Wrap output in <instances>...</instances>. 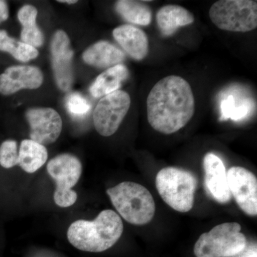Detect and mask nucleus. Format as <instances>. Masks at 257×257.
<instances>
[{
  "label": "nucleus",
  "instance_id": "obj_24",
  "mask_svg": "<svg viewBox=\"0 0 257 257\" xmlns=\"http://www.w3.org/2000/svg\"><path fill=\"white\" fill-rule=\"evenodd\" d=\"M65 105L67 110L72 116L82 117L90 111L91 105L79 93H72L66 98Z\"/></svg>",
  "mask_w": 257,
  "mask_h": 257
},
{
  "label": "nucleus",
  "instance_id": "obj_26",
  "mask_svg": "<svg viewBox=\"0 0 257 257\" xmlns=\"http://www.w3.org/2000/svg\"><path fill=\"white\" fill-rule=\"evenodd\" d=\"M9 18V9L6 2L0 0V24Z\"/></svg>",
  "mask_w": 257,
  "mask_h": 257
},
{
  "label": "nucleus",
  "instance_id": "obj_14",
  "mask_svg": "<svg viewBox=\"0 0 257 257\" xmlns=\"http://www.w3.org/2000/svg\"><path fill=\"white\" fill-rule=\"evenodd\" d=\"M113 36L125 52L135 60H143L147 57L148 37L143 30L132 25H121L114 29Z\"/></svg>",
  "mask_w": 257,
  "mask_h": 257
},
{
  "label": "nucleus",
  "instance_id": "obj_18",
  "mask_svg": "<svg viewBox=\"0 0 257 257\" xmlns=\"http://www.w3.org/2000/svg\"><path fill=\"white\" fill-rule=\"evenodd\" d=\"M48 152L46 147L32 140H23L19 150L18 165L25 172L32 174L46 163Z\"/></svg>",
  "mask_w": 257,
  "mask_h": 257
},
{
  "label": "nucleus",
  "instance_id": "obj_12",
  "mask_svg": "<svg viewBox=\"0 0 257 257\" xmlns=\"http://www.w3.org/2000/svg\"><path fill=\"white\" fill-rule=\"evenodd\" d=\"M42 82L43 74L37 67L12 66L0 74V93L10 95L23 89H37Z\"/></svg>",
  "mask_w": 257,
  "mask_h": 257
},
{
  "label": "nucleus",
  "instance_id": "obj_13",
  "mask_svg": "<svg viewBox=\"0 0 257 257\" xmlns=\"http://www.w3.org/2000/svg\"><path fill=\"white\" fill-rule=\"evenodd\" d=\"M206 188L216 202L225 204L231 199L226 172L222 160L213 153H207L203 161Z\"/></svg>",
  "mask_w": 257,
  "mask_h": 257
},
{
  "label": "nucleus",
  "instance_id": "obj_20",
  "mask_svg": "<svg viewBox=\"0 0 257 257\" xmlns=\"http://www.w3.org/2000/svg\"><path fill=\"white\" fill-rule=\"evenodd\" d=\"M115 9L125 20L130 23L142 26H147L151 23V10L141 2L119 0L115 4Z\"/></svg>",
  "mask_w": 257,
  "mask_h": 257
},
{
  "label": "nucleus",
  "instance_id": "obj_6",
  "mask_svg": "<svg viewBox=\"0 0 257 257\" xmlns=\"http://www.w3.org/2000/svg\"><path fill=\"white\" fill-rule=\"evenodd\" d=\"M209 18L220 30L247 32L257 28V2L253 0H219L211 7Z\"/></svg>",
  "mask_w": 257,
  "mask_h": 257
},
{
  "label": "nucleus",
  "instance_id": "obj_15",
  "mask_svg": "<svg viewBox=\"0 0 257 257\" xmlns=\"http://www.w3.org/2000/svg\"><path fill=\"white\" fill-rule=\"evenodd\" d=\"M85 63L98 68H107L119 64L124 60L122 51L106 41L96 42L84 51L82 55Z\"/></svg>",
  "mask_w": 257,
  "mask_h": 257
},
{
  "label": "nucleus",
  "instance_id": "obj_9",
  "mask_svg": "<svg viewBox=\"0 0 257 257\" xmlns=\"http://www.w3.org/2000/svg\"><path fill=\"white\" fill-rule=\"evenodd\" d=\"M231 195L241 210L249 216L257 214V179L252 172L241 167H233L226 173Z\"/></svg>",
  "mask_w": 257,
  "mask_h": 257
},
{
  "label": "nucleus",
  "instance_id": "obj_11",
  "mask_svg": "<svg viewBox=\"0 0 257 257\" xmlns=\"http://www.w3.org/2000/svg\"><path fill=\"white\" fill-rule=\"evenodd\" d=\"M52 69L57 86L63 92H67L73 84L72 70L73 51L67 34L62 30L56 32L51 43Z\"/></svg>",
  "mask_w": 257,
  "mask_h": 257
},
{
  "label": "nucleus",
  "instance_id": "obj_10",
  "mask_svg": "<svg viewBox=\"0 0 257 257\" xmlns=\"http://www.w3.org/2000/svg\"><path fill=\"white\" fill-rule=\"evenodd\" d=\"M30 126V139L41 145L55 143L62 130L60 115L52 108H33L26 113Z\"/></svg>",
  "mask_w": 257,
  "mask_h": 257
},
{
  "label": "nucleus",
  "instance_id": "obj_27",
  "mask_svg": "<svg viewBox=\"0 0 257 257\" xmlns=\"http://www.w3.org/2000/svg\"><path fill=\"white\" fill-rule=\"evenodd\" d=\"M59 3H67V4H75L77 3L76 0H60Z\"/></svg>",
  "mask_w": 257,
  "mask_h": 257
},
{
  "label": "nucleus",
  "instance_id": "obj_17",
  "mask_svg": "<svg viewBox=\"0 0 257 257\" xmlns=\"http://www.w3.org/2000/svg\"><path fill=\"white\" fill-rule=\"evenodd\" d=\"M128 77V71L124 65L119 64L113 66L96 77L89 90L96 98L108 95L119 90Z\"/></svg>",
  "mask_w": 257,
  "mask_h": 257
},
{
  "label": "nucleus",
  "instance_id": "obj_16",
  "mask_svg": "<svg viewBox=\"0 0 257 257\" xmlns=\"http://www.w3.org/2000/svg\"><path fill=\"white\" fill-rule=\"evenodd\" d=\"M194 22L192 13L179 5H166L157 12V23L162 35L165 36L173 35L177 29Z\"/></svg>",
  "mask_w": 257,
  "mask_h": 257
},
{
  "label": "nucleus",
  "instance_id": "obj_3",
  "mask_svg": "<svg viewBox=\"0 0 257 257\" xmlns=\"http://www.w3.org/2000/svg\"><path fill=\"white\" fill-rule=\"evenodd\" d=\"M106 194L119 215L130 224H147L155 216V200L150 191L141 184L121 182L108 189Z\"/></svg>",
  "mask_w": 257,
  "mask_h": 257
},
{
  "label": "nucleus",
  "instance_id": "obj_25",
  "mask_svg": "<svg viewBox=\"0 0 257 257\" xmlns=\"http://www.w3.org/2000/svg\"><path fill=\"white\" fill-rule=\"evenodd\" d=\"M236 257H257L256 246V245H251V246H246L244 249L236 255Z\"/></svg>",
  "mask_w": 257,
  "mask_h": 257
},
{
  "label": "nucleus",
  "instance_id": "obj_5",
  "mask_svg": "<svg viewBox=\"0 0 257 257\" xmlns=\"http://www.w3.org/2000/svg\"><path fill=\"white\" fill-rule=\"evenodd\" d=\"M241 225L224 223L199 236L194 248L197 257H231L246 247V238L241 232Z\"/></svg>",
  "mask_w": 257,
  "mask_h": 257
},
{
  "label": "nucleus",
  "instance_id": "obj_23",
  "mask_svg": "<svg viewBox=\"0 0 257 257\" xmlns=\"http://www.w3.org/2000/svg\"><path fill=\"white\" fill-rule=\"evenodd\" d=\"M18 143L15 140H6L0 146V165L10 169L18 165Z\"/></svg>",
  "mask_w": 257,
  "mask_h": 257
},
{
  "label": "nucleus",
  "instance_id": "obj_21",
  "mask_svg": "<svg viewBox=\"0 0 257 257\" xmlns=\"http://www.w3.org/2000/svg\"><path fill=\"white\" fill-rule=\"evenodd\" d=\"M0 51L8 52L17 60L23 62L34 60L39 55L36 48L10 37L5 30H0Z\"/></svg>",
  "mask_w": 257,
  "mask_h": 257
},
{
  "label": "nucleus",
  "instance_id": "obj_22",
  "mask_svg": "<svg viewBox=\"0 0 257 257\" xmlns=\"http://www.w3.org/2000/svg\"><path fill=\"white\" fill-rule=\"evenodd\" d=\"M221 121L231 119L234 121L242 119L246 117L249 112L250 105L248 101H240L236 103L233 95H229L226 99H223L220 105Z\"/></svg>",
  "mask_w": 257,
  "mask_h": 257
},
{
  "label": "nucleus",
  "instance_id": "obj_19",
  "mask_svg": "<svg viewBox=\"0 0 257 257\" xmlns=\"http://www.w3.org/2000/svg\"><path fill=\"white\" fill-rule=\"evenodd\" d=\"M37 10L32 5H25L18 12V20L23 25L22 41L35 48L41 47L45 40L43 34L37 27Z\"/></svg>",
  "mask_w": 257,
  "mask_h": 257
},
{
  "label": "nucleus",
  "instance_id": "obj_2",
  "mask_svg": "<svg viewBox=\"0 0 257 257\" xmlns=\"http://www.w3.org/2000/svg\"><path fill=\"white\" fill-rule=\"evenodd\" d=\"M121 217L111 209L103 210L92 221H74L67 230L69 242L77 249L99 253L109 249L122 235Z\"/></svg>",
  "mask_w": 257,
  "mask_h": 257
},
{
  "label": "nucleus",
  "instance_id": "obj_7",
  "mask_svg": "<svg viewBox=\"0 0 257 257\" xmlns=\"http://www.w3.org/2000/svg\"><path fill=\"white\" fill-rule=\"evenodd\" d=\"M47 170L57 185L54 194L55 204L62 208L75 204L77 194L72 187L77 184L82 175L80 160L70 154H62L48 162Z\"/></svg>",
  "mask_w": 257,
  "mask_h": 257
},
{
  "label": "nucleus",
  "instance_id": "obj_4",
  "mask_svg": "<svg viewBox=\"0 0 257 257\" xmlns=\"http://www.w3.org/2000/svg\"><path fill=\"white\" fill-rule=\"evenodd\" d=\"M156 186L161 197L172 209L182 213L192 209L197 179L192 172L166 167L157 174Z\"/></svg>",
  "mask_w": 257,
  "mask_h": 257
},
{
  "label": "nucleus",
  "instance_id": "obj_1",
  "mask_svg": "<svg viewBox=\"0 0 257 257\" xmlns=\"http://www.w3.org/2000/svg\"><path fill=\"white\" fill-rule=\"evenodd\" d=\"M147 119L152 128L171 135L183 128L195 111V100L188 82L179 76L160 79L147 99Z\"/></svg>",
  "mask_w": 257,
  "mask_h": 257
},
{
  "label": "nucleus",
  "instance_id": "obj_8",
  "mask_svg": "<svg viewBox=\"0 0 257 257\" xmlns=\"http://www.w3.org/2000/svg\"><path fill=\"white\" fill-rule=\"evenodd\" d=\"M130 105L131 98L124 91L119 89L104 96L98 102L93 114L96 132L103 137L114 135L127 114Z\"/></svg>",
  "mask_w": 257,
  "mask_h": 257
}]
</instances>
